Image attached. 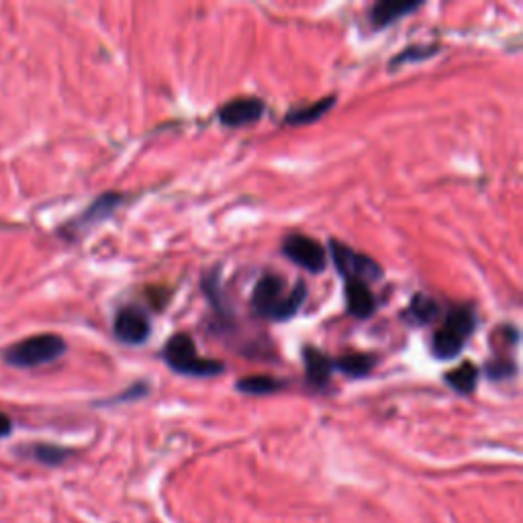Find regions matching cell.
Wrapping results in <instances>:
<instances>
[{
  "instance_id": "7402d4cb",
  "label": "cell",
  "mask_w": 523,
  "mask_h": 523,
  "mask_svg": "<svg viewBox=\"0 0 523 523\" xmlns=\"http://www.w3.org/2000/svg\"><path fill=\"white\" fill-rule=\"evenodd\" d=\"M148 391H150V387H148L146 383H141V380H139V383H135L133 387L125 389L121 395H117V397L109 399L107 403H127V401H135V399L146 397V395H148Z\"/></svg>"
},
{
  "instance_id": "44dd1931",
  "label": "cell",
  "mask_w": 523,
  "mask_h": 523,
  "mask_svg": "<svg viewBox=\"0 0 523 523\" xmlns=\"http://www.w3.org/2000/svg\"><path fill=\"white\" fill-rule=\"evenodd\" d=\"M35 456H37V460H41L45 464H62L70 456V452L66 448L43 444V446L35 448Z\"/></svg>"
},
{
  "instance_id": "7c38bea8",
  "label": "cell",
  "mask_w": 523,
  "mask_h": 523,
  "mask_svg": "<svg viewBox=\"0 0 523 523\" xmlns=\"http://www.w3.org/2000/svg\"><path fill=\"white\" fill-rule=\"evenodd\" d=\"M344 287H346L348 315L356 319H370L376 313L378 303L368 284L360 280H344Z\"/></svg>"
},
{
  "instance_id": "5bb4252c",
  "label": "cell",
  "mask_w": 523,
  "mask_h": 523,
  "mask_svg": "<svg viewBox=\"0 0 523 523\" xmlns=\"http://www.w3.org/2000/svg\"><path fill=\"white\" fill-rule=\"evenodd\" d=\"M479 378H481V368L474 366L472 362H462L460 366L448 370L444 374V383L458 395H472L477 391L479 385Z\"/></svg>"
},
{
  "instance_id": "ba28073f",
  "label": "cell",
  "mask_w": 523,
  "mask_h": 523,
  "mask_svg": "<svg viewBox=\"0 0 523 523\" xmlns=\"http://www.w3.org/2000/svg\"><path fill=\"white\" fill-rule=\"evenodd\" d=\"M121 203H123V195L121 193H105V195H101L97 201H92V205L88 209H84L76 219H72L64 227V233L80 235V233L88 231L90 227L107 221L109 217L115 215V211L121 207Z\"/></svg>"
},
{
  "instance_id": "9a60e30c",
  "label": "cell",
  "mask_w": 523,
  "mask_h": 523,
  "mask_svg": "<svg viewBox=\"0 0 523 523\" xmlns=\"http://www.w3.org/2000/svg\"><path fill=\"white\" fill-rule=\"evenodd\" d=\"M287 380H280L268 374H252V376H242L240 380L235 383V389L250 395V397H266V395H274L282 389H287Z\"/></svg>"
},
{
  "instance_id": "8fae6325",
  "label": "cell",
  "mask_w": 523,
  "mask_h": 523,
  "mask_svg": "<svg viewBox=\"0 0 523 523\" xmlns=\"http://www.w3.org/2000/svg\"><path fill=\"white\" fill-rule=\"evenodd\" d=\"M305 378L315 391H325L331 383V372H334V360L315 346L303 348Z\"/></svg>"
},
{
  "instance_id": "9c48e42d",
  "label": "cell",
  "mask_w": 523,
  "mask_h": 523,
  "mask_svg": "<svg viewBox=\"0 0 523 523\" xmlns=\"http://www.w3.org/2000/svg\"><path fill=\"white\" fill-rule=\"evenodd\" d=\"M264 103L256 97H240V99H233L229 103H225L219 111H217V119L223 127L229 129H240V127H248L258 123L264 117Z\"/></svg>"
},
{
  "instance_id": "ac0fdd59",
  "label": "cell",
  "mask_w": 523,
  "mask_h": 523,
  "mask_svg": "<svg viewBox=\"0 0 523 523\" xmlns=\"http://www.w3.org/2000/svg\"><path fill=\"white\" fill-rule=\"evenodd\" d=\"M442 50L438 43H430V45H409L405 47V50L401 54H397L393 60H391V70L393 68H399L403 64H419V62H425V60H432L434 56H438Z\"/></svg>"
},
{
  "instance_id": "30bf717a",
  "label": "cell",
  "mask_w": 523,
  "mask_h": 523,
  "mask_svg": "<svg viewBox=\"0 0 523 523\" xmlns=\"http://www.w3.org/2000/svg\"><path fill=\"white\" fill-rule=\"evenodd\" d=\"M423 7V0H380L370 7L368 19L374 29H387Z\"/></svg>"
},
{
  "instance_id": "277c9868",
  "label": "cell",
  "mask_w": 523,
  "mask_h": 523,
  "mask_svg": "<svg viewBox=\"0 0 523 523\" xmlns=\"http://www.w3.org/2000/svg\"><path fill=\"white\" fill-rule=\"evenodd\" d=\"M68 346L58 334H39L25 338L5 352V362L17 368H35L50 364L66 354Z\"/></svg>"
},
{
  "instance_id": "6da1fadb",
  "label": "cell",
  "mask_w": 523,
  "mask_h": 523,
  "mask_svg": "<svg viewBox=\"0 0 523 523\" xmlns=\"http://www.w3.org/2000/svg\"><path fill=\"white\" fill-rule=\"evenodd\" d=\"M307 295L309 291L305 280H297L295 287L289 289L287 280L280 274L266 272L258 278L252 291V309L258 317L266 321L284 323L301 311V307L307 301Z\"/></svg>"
},
{
  "instance_id": "2e32d148",
  "label": "cell",
  "mask_w": 523,
  "mask_h": 523,
  "mask_svg": "<svg viewBox=\"0 0 523 523\" xmlns=\"http://www.w3.org/2000/svg\"><path fill=\"white\" fill-rule=\"evenodd\" d=\"M374 366H376V356L364 352L344 354L334 360V370H340L350 378H364L374 370Z\"/></svg>"
},
{
  "instance_id": "d6986e66",
  "label": "cell",
  "mask_w": 523,
  "mask_h": 523,
  "mask_svg": "<svg viewBox=\"0 0 523 523\" xmlns=\"http://www.w3.org/2000/svg\"><path fill=\"white\" fill-rule=\"evenodd\" d=\"M203 291H205V297L207 301L211 303L213 311L221 317H231V311H227V305H225V297L221 293V278H219V270H213L211 274H207L203 278Z\"/></svg>"
},
{
  "instance_id": "8992f818",
  "label": "cell",
  "mask_w": 523,
  "mask_h": 523,
  "mask_svg": "<svg viewBox=\"0 0 523 523\" xmlns=\"http://www.w3.org/2000/svg\"><path fill=\"white\" fill-rule=\"evenodd\" d=\"M280 250L284 258L311 274H321L327 268V250L305 233H289Z\"/></svg>"
},
{
  "instance_id": "ffe728a7",
  "label": "cell",
  "mask_w": 523,
  "mask_h": 523,
  "mask_svg": "<svg viewBox=\"0 0 523 523\" xmlns=\"http://www.w3.org/2000/svg\"><path fill=\"white\" fill-rule=\"evenodd\" d=\"M517 372V366L513 362V358H505V356H495L493 360H489L485 364V374L491 380H507L513 378Z\"/></svg>"
},
{
  "instance_id": "52a82bcc",
  "label": "cell",
  "mask_w": 523,
  "mask_h": 523,
  "mask_svg": "<svg viewBox=\"0 0 523 523\" xmlns=\"http://www.w3.org/2000/svg\"><path fill=\"white\" fill-rule=\"evenodd\" d=\"M113 334L121 344L141 346L152 336V321L150 315L139 307H123L117 311L113 321Z\"/></svg>"
},
{
  "instance_id": "3957f363",
  "label": "cell",
  "mask_w": 523,
  "mask_h": 523,
  "mask_svg": "<svg viewBox=\"0 0 523 523\" xmlns=\"http://www.w3.org/2000/svg\"><path fill=\"white\" fill-rule=\"evenodd\" d=\"M162 360L166 366L182 376H197V378H211L219 376L225 372V364L215 360V358H205L199 354L197 344L193 336L186 334V331H178L174 334L164 350H162Z\"/></svg>"
},
{
  "instance_id": "7a4b0ae2",
  "label": "cell",
  "mask_w": 523,
  "mask_h": 523,
  "mask_svg": "<svg viewBox=\"0 0 523 523\" xmlns=\"http://www.w3.org/2000/svg\"><path fill=\"white\" fill-rule=\"evenodd\" d=\"M477 331V311L470 305H452L444 313V323L432 336V354L436 360H454L462 354L466 342Z\"/></svg>"
},
{
  "instance_id": "603a6c76",
  "label": "cell",
  "mask_w": 523,
  "mask_h": 523,
  "mask_svg": "<svg viewBox=\"0 0 523 523\" xmlns=\"http://www.w3.org/2000/svg\"><path fill=\"white\" fill-rule=\"evenodd\" d=\"M11 430H13L11 419H9L3 411H0V438L7 436V434H11Z\"/></svg>"
},
{
  "instance_id": "e0dca14e",
  "label": "cell",
  "mask_w": 523,
  "mask_h": 523,
  "mask_svg": "<svg viewBox=\"0 0 523 523\" xmlns=\"http://www.w3.org/2000/svg\"><path fill=\"white\" fill-rule=\"evenodd\" d=\"M334 107H336V97H325L317 103L289 111L287 117H284V123H287V125H309V123H315L321 117H325Z\"/></svg>"
},
{
  "instance_id": "4fadbf2b",
  "label": "cell",
  "mask_w": 523,
  "mask_h": 523,
  "mask_svg": "<svg viewBox=\"0 0 523 523\" xmlns=\"http://www.w3.org/2000/svg\"><path fill=\"white\" fill-rule=\"evenodd\" d=\"M442 305L425 293H415L411 303L407 305V309L403 311V319L411 325V327H425V325H432L442 317Z\"/></svg>"
},
{
  "instance_id": "5b68a950",
  "label": "cell",
  "mask_w": 523,
  "mask_h": 523,
  "mask_svg": "<svg viewBox=\"0 0 523 523\" xmlns=\"http://www.w3.org/2000/svg\"><path fill=\"white\" fill-rule=\"evenodd\" d=\"M329 254L336 270L342 274L344 280H360L366 282L368 287L374 282L385 278V270L374 258L350 248L344 242L329 240Z\"/></svg>"
}]
</instances>
